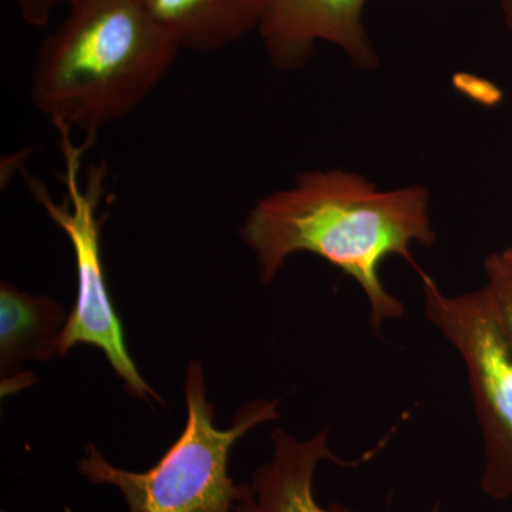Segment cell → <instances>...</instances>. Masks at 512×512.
<instances>
[{"mask_svg":"<svg viewBox=\"0 0 512 512\" xmlns=\"http://www.w3.org/2000/svg\"><path fill=\"white\" fill-rule=\"evenodd\" d=\"M430 192L419 184L379 190L363 175L306 171L289 188L259 198L239 237L254 252L261 281L271 284L299 252L318 255L355 279L369 303L376 332L404 315V305L384 288L380 265L387 256L412 262L413 245L436 242Z\"/></svg>","mask_w":512,"mask_h":512,"instance_id":"cell-1","label":"cell"},{"mask_svg":"<svg viewBox=\"0 0 512 512\" xmlns=\"http://www.w3.org/2000/svg\"><path fill=\"white\" fill-rule=\"evenodd\" d=\"M178 52L138 0H73L37 53L30 99L56 130L93 140L153 93Z\"/></svg>","mask_w":512,"mask_h":512,"instance_id":"cell-2","label":"cell"},{"mask_svg":"<svg viewBox=\"0 0 512 512\" xmlns=\"http://www.w3.org/2000/svg\"><path fill=\"white\" fill-rule=\"evenodd\" d=\"M184 393L183 433L150 470L117 468L92 444L77 464L90 483L119 488L127 512H235L239 485L228 474L232 447L248 431L279 419L278 400H254L238 410L228 429H217L204 369L195 360L187 367Z\"/></svg>","mask_w":512,"mask_h":512,"instance_id":"cell-3","label":"cell"},{"mask_svg":"<svg viewBox=\"0 0 512 512\" xmlns=\"http://www.w3.org/2000/svg\"><path fill=\"white\" fill-rule=\"evenodd\" d=\"M57 133L63 153L62 180L66 197L62 201L53 200L45 185L35 178H30L28 184L47 217L66 234L76 259V303L60 336L59 356H66L77 345L96 346L123 380L131 396L147 403L151 399L164 403L156 390L151 389L140 375L136 363L131 359L121 320L111 302L101 259V222L97 212L104 192V170L92 168L87 181H82L80 170L84 151L93 141L87 140L82 146H77L72 131L60 128Z\"/></svg>","mask_w":512,"mask_h":512,"instance_id":"cell-4","label":"cell"},{"mask_svg":"<svg viewBox=\"0 0 512 512\" xmlns=\"http://www.w3.org/2000/svg\"><path fill=\"white\" fill-rule=\"evenodd\" d=\"M427 319L466 363L484 446L481 488L494 500L512 498V345L493 292L448 296L419 269Z\"/></svg>","mask_w":512,"mask_h":512,"instance_id":"cell-5","label":"cell"},{"mask_svg":"<svg viewBox=\"0 0 512 512\" xmlns=\"http://www.w3.org/2000/svg\"><path fill=\"white\" fill-rule=\"evenodd\" d=\"M367 0H265L259 35L281 70L302 69L320 42L339 47L356 69L373 70L379 55L367 33Z\"/></svg>","mask_w":512,"mask_h":512,"instance_id":"cell-6","label":"cell"},{"mask_svg":"<svg viewBox=\"0 0 512 512\" xmlns=\"http://www.w3.org/2000/svg\"><path fill=\"white\" fill-rule=\"evenodd\" d=\"M272 443L271 460L256 468L251 484H239L235 512H355L339 503L322 507L313 493L319 464L338 463L329 448L328 431L299 441L276 429Z\"/></svg>","mask_w":512,"mask_h":512,"instance_id":"cell-7","label":"cell"},{"mask_svg":"<svg viewBox=\"0 0 512 512\" xmlns=\"http://www.w3.org/2000/svg\"><path fill=\"white\" fill-rule=\"evenodd\" d=\"M69 315L47 296L0 286V372L2 389L18 390L26 362H49L59 356V340ZM29 380V379H28ZM9 390V392H10Z\"/></svg>","mask_w":512,"mask_h":512,"instance_id":"cell-8","label":"cell"},{"mask_svg":"<svg viewBox=\"0 0 512 512\" xmlns=\"http://www.w3.org/2000/svg\"><path fill=\"white\" fill-rule=\"evenodd\" d=\"M180 49L215 52L258 29L265 0H138Z\"/></svg>","mask_w":512,"mask_h":512,"instance_id":"cell-9","label":"cell"},{"mask_svg":"<svg viewBox=\"0 0 512 512\" xmlns=\"http://www.w3.org/2000/svg\"><path fill=\"white\" fill-rule=\"evenodd\" d=\"M484 269L485 276H487L485 285L493 292L498 311H500L501 322H503L505 333L512 345V281L498 268L490 256L485 259Z\"/></svg>","mask_w":512,"mask_h":512,"instance_id":"cell-10","label":"cell"},{"mask_svg":"<svg viewBox=\"0 0 512 512\" xmlns=\"http://www.w3.org/2000/svg\"><path fill=\"white\" fill-rule=\"evenodd\" d=\"M72 2L73 0H16L25 22L36 28L46 26L57 8H69Z\"/></svg>","mask_w":512,"mask_h":512,"instance_id":"cell-11","label":"cell"},{"mask_svg":"<svg viewBox=\"0 0 512 512\" xmlns=\"http://www.w3.org/2000/svg\"><path fill=\"white\" fill-rule=\"evenodd\" d=\"M490 258L493 259L495 264L498 265V268L512 281V247L505 249V251L500 252V254L490 255Z\"/></svg>","mask_w":512,"mask_h":512,"instance_id":"cell-12","label":"cell"},{"mask_svg":"<svg viewBox=\"0 0 512 512\" xmlns=\"http://www.w3.org/2000/svg\"><path fill=\"white\" fill-rule=\"evenodd\" d=\"M500 2L501 15H503L504 25L512 37V0H498Z\"/></svg>","mask_w":512,"mask_h":512,"instance_id":"cell-13","label":"cell"},{"mask_svg":"<svg viewBox=\"0 0 512 512\" xmlns=\"http://www.w3.org/2000/svg\"><path fill=\"white\" fill-rule=\"evenodd\" d=\"M3 512H5V511H3Z\"/></svg>","mask_w":512,"mask_h":512,"instance_id":"cell-14","label":"cell"}]
</instances>
